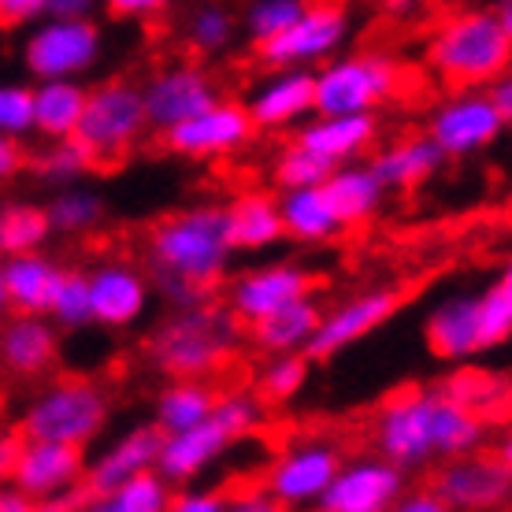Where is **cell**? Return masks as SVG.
<instances>
[{
  "label": "cell",
  "mask_w": 512,
  "mask_h": 512,
  "mask_svg": "<svg viewBox=\"0 0 512 512\" xmlns=\"http://www.w3.org/2000/svg\"><path fill=\"white\" fill-rule=\"evenodd\" d=\"M275 201H279L282 234L294 238V242L323 245L331 242L334 234H342V223L334 219L323 190H290V193H279Z\"/></svg>",
  "instance_id": "32"
},
{
  "label": "cell",
  "mask_w": 512,
  "mask_h": 512,
  "mask_svg": "<svg viewBox=\"0 0 512 512\" xmlns=\"http://www.w3.org/2000/svg\"><path fill=\"white\" fill-rule=\"evenodd\" d=\"M260 423H264V401L253 390H227L216 397V409L205 423L160 438L156 475L167 487H193L231 453L234 442L249 438Z\"/></svg>",
  "instance_id": "4"
},
{
  "label": "cell",
  "mask_w": 512,
  "mask_h": 512,
  "mask_svg": "<svg viewBox=\"0 0 512 512\" xmlns=\"http://www.w3.org/2000/svg\"><path fill=\"white\" fill-rule=\"evenodd\" d=\"M331 164H323L320 156H312L308 149H301L297 141L282 145L279 156L271 160V182L279 186V193L290 190H320L323 182L331 179Z\"/></svg>",
  "instance_id": "39"
},
{
  "label": "cell",
  "mask_w": 512,
  "mask_h": 512,
  "mask_svg": "<svg viewBox=\"0 0 512 512\" xmlns=\"http://www.w3.org/2000/svg\"><path fill=\"white\" fill-rule=\"evenodd\" d=\"M45 208V219H49L52 234H67V238H78V234H93L108 219V201L93 186H67V190H56L49 197Z\"/></svg>",
  "instance_id": "35"
},
{
  "label": "cell",
  "mask_w": 512,
  "mask_h": 512,
  "mask_svg": "<svg viewBox=\"0 0 512 512\" xmlns=\"http://www.w3.org/2000/svg\"><path fill=\"white\" fill-rule=\"evenodd\" d=\"M342 449L331 438H301L294 446L279 449L264 468V494L282 512L290 509H316L323 490L342 468Z\"/></svg>",
  "instance_id": "11"
},
{
  "label": "cell",
  "mask_w": 512,
  "mask_h": 512,
  "mask_svg": "<svg viewBox=\"0 0 512 512\" xmlns=\"http://www.w3.org/2000/svg\"><path fill=\"white\" fill-rule=\"evenodd\" d=\"M45 15H52V19H93L97 4L93 0H45Z\"/></svg>",
  "instance_id": "51"
},
{
  "label": "cell",
  "mask_w": 512,
  "mask_h": 512,
  "mask_svg": "<svg viewBox=\"0 0 512 512\" xmlns=\"http://www.w3.org/2000/svg\"><path fill=\"white\" fill-rule=\"evenodd\" d=\"M23 167H26L23 145H19V141L0 138V186H4V182H12Z\"/></svg>",
  "instance_id": "52"
},
{
  "label": "cell",
  "mask_w": 512,
  "mask_h": 512,
  "mask_svg": "<svg viewBox=\"0 0 512 512\" xmlns=\"http://www.w3.org/2000/svg\"><path fill=\"white\" fill-rule=\"evenodd\" d=\"M379 138L375 116H312L305 127H297V145L320 156L323 164L342 167L357 164Z\"/></svg>",
  "instance_id": "24"
},
{
  "label": "cell",
  "mask_w": 512,
  "mask_h": 512,
  "mask_svg": "<svg viewBox=\"0 0 512 512\" xmlns=\"http://www.w3.org/2000/svg\"><path fill=\"white\" fill-rule=\"evenodd\" d=\"M301 12H305L301 0H253V4H245V12L238 15V30L253 41V49H256V45H268V41L279 38L282 30L294 23Z\"/></svg>",
  "instance_id": "41"
},
{
  "label": "cell",
  "mask_w": 512,
  "mask_h": 512,
  "mask_svg": "<svg viewBox=\"0 0 512 512\" xmlns=\"http://www.w3.org/2000/svg\"><path fill=\"white\" fill-rule=\"evenodd\" d=\"M112 401L101 383L93 379H52L30 397V405L19 416V435L26 442H52V446L86 449L108 431Z\"/></svg>",
  "instance_id": "5"
},
{
  "label": "cell",
  "mask_w": 512,
  "mask_h": 512,
  "mask_svg": "<svg viewBox=\"0 0 512 512\" xmlns=\"http://www.w3.org/2000/svg\"><path fill=\"white\" fill-rule=\"evenodd\" d=\"M375 457L401 472L431 461H461L483 449L487 420L453 405L438 386H409L386 397L372 420Z\"/></svg>",
  "instance_id": "1"
},
{
  "label": "cell",
  "mask_w": 512,
  "mask_h": 512,
  "mask_svg": "<svg viewBox=\"0 0 512 512\" xmlns=\"http://www.w3.org/2000/svg\"><path fill=\"white\" fill-rule=\"evenodd\" d=\"M405 490V472L383 457H349L312 512H390Z\"/></svg>",
  "instance_id": "18"
},
{
  "label": "cell",
  "mask_w": 512,
  "mask_h": 512,
  "mask_svg": "<svg viewBox=\"0 0 512 512\" xmlns=\"http://www.w3.org/2000/svg\"><path fill=\"white\" fill-rule=\"evenodd\" d=\"M45 320L56 327V331H82L90 327V294H86V271L67 268L60 290L52 297L49 316Z\"/></svg>",
  "instance_id": "43"
},
{
  "label": "cell",
  "mask_w": 512,
  "mask_h": 512,
  "mask_svg": "<svg viewBox=\"0 0 512 512\" xmlns=\"http://www.w3.org/2000/svg\"><path fill=\"white\" fill-rule=\"evenodd\" d=\"M0 512H38V501H30L26 494H19L15 487H0Z\"/></svg>",
  "instance_id": "55"
},
{
  "label": "cell",
  "mask_w": 512,
  "mask_h": 512,
  "mask_svg": "<svg viewBox=\"0 0 512 512\" xmlns=\"http://www.w3.org/2000/svg\"><path fill=\"white\" fill-rule=\"evenodd\" d=\"M182 38L201 56H219L238 38V12L227 4H197L182 26Z\"/></svg>",
  "instance_id": "37"
},
{
  "label": "cell",
  "mask_w": 512,
  "mask_h": 512,
  "mask_svg": "<svg viewBox=\"0 0 512 512\" xmlns=\"http://www.w3.org/2000/svg\"><path fill=\"white\" fill-rule=\"evenodd\" d=\"M78 512H119V509L108 498H93L90 505H86V509H78Z\"/></svg>",
  "instance_id": "57"
},
{
  "label": "cell",
  "mask_w": 512,
  "mask_h": 512,
  "mask_svg": "<svg viewBox=\"0 0 512 512\" xmlns=\"http://www.w3.org/2000/svg\"><path fill=\"white\" fill-rule=\"evenodd\" d=\"M475 320L483 349H501L512 338V271L501 268L498 279L487 282V290L475 297Z\"/></svg>",
  "instance_id": "38"
},
{
  "label": "cell",
  "mask_w": 512,
  "mask_h": 512,
  "mask_svg": "<svg viewBox=\"0 0 512 512\" xmlns=\"http://www.w3.org/2000/svg\"><path fill=\"white\" fill-rule=\"evenodd\" d=\"M483 97L490 101V108L498 112L505 123L512 119V78L509 75H501L498 82H490L487 90H483Z\"/></svg>",
  "instance_id": "53"
},
{
  "label": "cell",
  "mask_w": 512,
  "mask_h": 512,
  "mask_svg": "<svg viewBox=\"0 0 512 512\" xmlns=\"http://www.w3.org/2000/svg\"><path fill=\"white\" fill-rule=\"evenodd\" d=\"M353 38V12L342 4H305V12L268 45H256V60L271 71H320Z\"/></svg>",
  "instance_id": "10"
},
{
  "label": "cell",
  "mask_w": 512,
  "mask_h": 512,
  "mask_svg": "<svg viewBox=\"0 0 512 512\" xmlns=\"http://www.w3.org/2000/svg\"><path fill=\"white\" fill-rule=\"evenodd\" d=\"M49 238V219H45V208L38 201H26V197L0 201V260L45 253Z\"/></svg>",
  "instance_id": "34"
},
{
  "label": "cell",
  "mask_w": 512,
  "mask_h": 512,
  "mask_svg": "<svg viewBox=\"0 0 512 512\" xmlns=\"http://www.w3.org/2000/svg\"><path fill=\"white\" fill-rule=\"evenodd\" d=\"M390 512H453V509L431 487H423V490H405L401 501Z\"/></svg>",
  "instance_id": "48"
},
{
  "label": "cell",
  "mask_w": 512,
  "mask_h": 512,
  "mask_svg": "<svg viewBox=\"0 0 512 512\" xmlns=\"http://www.w3.org/2000/svg\"><path fill=\"white\" fill-rule=\"evenodd\" d=\"M60 360V331L45 316H12L0 327V364L15 379H38Z\"/></svg>",
  "instance_id": "25"
},
{
  "label": "cell",
  "mask_w": 512,
  "mask_h": 512,
  "mask_svg": "<svg viewBox=\"0 0 512 512\" xmlns=\"http://www.w3.org/2000/svg\"><path fill=\"white\" fill-rule=\"evenodd\" d=\"M86 294H90V323L108 331H130L149 316L153 282L130 260H101L93 271H86Z\"/></svg>",
  "instance_id": "17"
},
{
  "label": "cell",
  "mask_w": 512,
  "mask_h": 512,
  "mask_svg": "<svg viewBox=\"0 0 512 512\" xmlns=\"http://www.w3.org/2000/svg\"><path fill=\"white\" fill-rule=\"evenodd\" d=\"M223 512H282V509L264 494V487H249V490H238L234 498H227V509Z\"/></svg>",
  "instance_id": "49"
},
{
  "label": "cell",
  "mask_w": 512,
  "mask_h": 512,
  "mask_svg": "<svg viewBox=\"0 0 512 512\" xmlns=\"http://www.w3.org/2000/svg\"><path fill=\"white\" fill-rule=\"evenodd\" d=\"M320 190H323V197H327V205H331L334 219L342 223V231L368 223V219L383 208V197H386V190L372 175V167L360 164V160L357 164L334 167L331 179L323 182Z\"/></svg>",
  "instance_id": "29"
},
{
  "label": "cell",
  "mask_w": 512,
  "mask_h": 512,
  "mask_svg": "<svg viewBox=\"0 0 512 512\" xmlns=\"http://www.w3.org/2000/svg\"><path fill=\"white\" fill-rule=\"evenodd\" d=\"M512 30L501 26L494 8H461L446 15L427 38V67L453 93L487 90L490 82L509 75Z\"/></svg>",
  "instance_id": "3"
},
{
  "label": "cell",
  "mask_w": 512,
  "mask_h": 512,
  "mask_svg": "<svg viewBox=\"0 0 512 512\" xmlns=\"http://www.w3.org/2000/svg\"><path fill=\"white\" fill-rule=\"evenodd\" d=\"M323 308L316 305V297H305L297 305L282 308L275 316H268L264 323L249 327L256 349H264L271 357H290V353H305L308 338L316 334V323H320Z\"/></svg>",
  "instance_id": "33"
},
{
  "label": "cell",
  "mask_w": 512,
  "mask_h": 512,
  "mask_svg": "<svg viewBox=\"0 0 512 512\" xmlns=\"http://www.w3.org/2000/svg\"><path fill=\"white\" fill-rule=\"evenodd\" d=\"M238 346V323L219 308L197 305L167 316L149 338V357L171 379H201L216 375Z\"/></svg>",
  "instance_id": "6"
},
{
  "label": "cell",
  "mask_w": 512,
  "mask_h": 512,
  "mask_svg": "<svg viewBox=\"0 0 512 512\" xmlns=\"http://www.w3.org/2000/svg\"><path fill=\"white\" fill-rule=\"evenodd\" d=\"M149 271L167 305L197 308L219 282L227 279L234 260V245L227 234L223 205H190L167 212L149 231Z\"/></svg>",
  "instance_id": "2"
},
{
  "label": "cell",
  "mask_w": 512,
  "mask_h": 512,
  "mask_svg": "<svg viewBox=\"0 0 512 512\" xmlns=\"http://www.w3.org/2000/svg\"><path fill=\"white\" fill-rule=\"evenodd\" d=\"M431 490L453 512H501L512 494V468L490 453H472L442 464Z\"/></svg>",
  "instance_id": "19"
},
{
  "label": "cell",
  "mask_w": 512,
  "mask_h": 512,
  "mask_svg": "<svg viewBox=\"0 0 512 512\" xmlns=\"http://www.w3.org/2000/svg\"><path fill=\"white\" fill-rule=\"evenodd\" d=\"M175 487H167L156 472H145L138 479H130L116 494H108V501L116 505L119 512H167V501H171Z\"/></svg>",
  "instance_id": "45"
},
{
  "label": "cell",
  "mask_w": 512,
  "mask_h": 512,
  "mask_svg": "<svg viewBox=\"0 0 512 512\" xmlns=\"http://www.w3.org/2000/svg\"><path fill=\"white\" fill-rule=\"evenodd\" d=\"M34 134V86L0 82V138L19 141Z\"/></svg>",
  "instance_id": "44"
},
{
  "label": "cell",
  "mask_w": 512,
  "mask_h": 512,
  "mask_svg": "<svg viewBox=\"0 0 512 512\" xmlns=\"http://www.w3.org/2000/svg\"><path fill=\"white\" fill-rule=\"evenodd\" d=\"M108 12L116 19H141V15H160L164 12V0H112Z\"/></svg>",
  "instance_id": "54"
},
{
  "label": "cell",
  "mask_w": 512,
  "mask_h": 512,
  "mask_svg": "<svg viewBox=\"0 0 512 512\" xmlns=\"http://www.w3.org/2000/svg\"><path fill=\"white\" fill-rule=\"evenodd\" d=\"M64 271L49 253H30V256H12L4 260V294H8V308L15 316H49V305Z\"/></svg>",
  "instance_id": "26"
},
{
  "label": "cell",
  "mask_w": 512,
  "mask_h": 512,
  "mask_svg": "<svg viewBox=\"0 0 512 512\" xmlns=\"http://www.w3.org/2000/svg\"><path fill=\"white\" fill-rule=\"evenodd\" d=\"M160 438L164 435L153 423H138V427H127L119 438H112L93 461H86V487H90L93 498H108L130 479L156 472Z\"/></svg>",
  "instance_id": "21"
},
{
  "label": "cell",
  "mask_w": 512,
  "mask_h": 512,
  "mask_svg": "<svg viewBox=\"0 0 512 512\" xmlns=\"http://www.w3.org/2000/svg\"><path fill=\"white\" fill-rule=\"evenodd\" d=\"M446 164L427 134H412V138H397L383 149H375L372 175L379 179L383 190H416L427 179H435L438 167Z\"/></svg>",
  "instance_id": "28"
},
{
  "label": "cell",
  "mask_w": 512,
  "mask_h": 512,
  "mask_svg": "<svg viewBox=\"0 0 512 512\" xmlns=\"http://www.w3.org/2000/svg\"><path fill=\"white\" fill-rule=\"evenodd\" d=\"M223 509H227V494L216 487H182L167 501V512H223Z\"/></svg>",
  "instance_id": "46"
},
{
  "label": "cell",
  "mask_w": 512,
  "mask_h": 512,
  "mask_svg": "<svg viewBox=\"0 0 512 512\" xmlns=\"http://www.w3.org/2000/svg\"><path fill=\"white\" fill-rule=\"evenodd\" d=\"M138 90H141V104H145L149 130H160V134H167V130L186 123V119L201 116L205 108H212L219 101L212 75L197 64L160 67L153 78L141 82Z\"/></svg>",
  "instance_id": "16"
},
{
  "label": "cell",
  "mask_w": 512,
  "mask_h": 512,
  "mask_svg": "<svg viewBox=\"0 0 512 512\" xmlns=\"http://www.w3.org/2000/svg\"><path fill=\"white\" fill-rule=\"evenodd\" d=\"M223 212H227V234H231L234 253H264L286 242L275 193L245 190L231 205H223Z\"/></svg>",
  "instance_id": "27"
},
{
  "label": "cell",
  "mask_w": 512,
  "mask_h": 512,
  "mask_svg": "<svg viewBox=\"0 0 512 512\" xmlns=\"http://www.w3.org/2000/svg\"><path fill=\"white\" fill-rule=\"evenodd\" d=\"M90 167H93L90 153H86L75 138L45 141L38 153L30 156V171H34V179L45 182V186H56V190L82 186V179L90 175Z\"/></svg>",
  "instance_id": "36"
},
{
  "label": "cell",
  "mask_w": 512,
  "mask_h": 512,
  "mask_svg": "<svg viewBox=\"0 0 512 512\" xmlns=\"http://www.w3.org/2000/svg\"><path fill=\"white\" fill-rule=\"evenodd\" d=\"M438 390H442L453 405L475 412L479 420H487V412L494 409V405H505V383H501L494 372H475V368H464V372H457L453 379H446Z\"/></svg>",
  "instance_id": "40"
},
{
  "label": "cell",
  "mask_w": 512,
  "mask_h": 512,
  "mask_svg": "<svg viewBox=\"0 0 512 512\" xmlns=\"http://www.w3.org/2000/svg\"><path fill=\"white\" fill-rule=\"evenodd\" d=\"M505 127L509 123L490 108L483 90L449 93L427 116V138L442 153V160H472L487 153L501 141Z\"/></svg>",
  "instance_id": "12"
},
{
  "label": "cell",
  "mask_w": 512,
  "mask_h": 512,
  "mask_svg": "<svg viewBox=\"0 0 512 512\" xmlns=\"http://www.w3.org/2000/svg\"><path fill=\"white\" fill-rule=\"evenodd\" d=\"M242 104L256 130L286 134V130L305 127L308 119L316 116V104H312V71H271L249 93V101Z\"/></svg>",
  "instance_id": "22"
},
{
  "label": "cell",
  "mask_w": 512,
  "mask_h": 512,
  "mask_svg": "<svg viewBox=\"0 0 512 512\" xmlns=\"http://www.w3.org/2000/svg\"><path fill=\"white\" fill-rule=\"evenodd\" d=\"M104 56V30L97 19H52L30 26L19 45L26 75L38 82H82Z\"/></svg>",
  "instance_id": "8"
},
{
  "label": "cell",
  "mask_w": 512,
  "mask_h": 512,
  "mask_svg": "<svg viewBox=\"0 0 512 512\" xmlns=\"http://www.w3.org/2000/svg\"><path fill=\"white\" fill-rule=\"evenodd\" d=\"M216 386L201 383V379H171V383L156 394L153 427L160 435H179L190 431L197 423H205L216 409Z\"/></svg>",
  "instance_id": "30"
},
{
  "label": "cell",
  "mask_w": 512,
  "mask_h": 512,
  "mask_svg": "<svg viewBox=\"0 0 512 512\" xmlns=\"http://www.w3.org/2000/svg\"><path fill=\"white\" fill-rule=\"evenodd\" d=\"M86 483V449L52 446V442H26L19 446V461L12 468L8 487L30 501H52L75 494Z\"/></svg>",
  "instance_id": "20"
},
{
  "label": "cell",
  "mask_w": 512,
  "mask_h": 512,
  "mask_svg": "<svg viewBox=\"0 0 512 512\" xmlns=\"http://www.w3.org/2000/svg\"><path fill=\"white\" fill-rule=\"evenodd\" d=\"M82 509V498H78V490L75 494H64V498H52V501H41L38 512H78Z\"/></svg>",
  "instance_id": "56"
},
{
  "label": "cell",
  "mask_w": 512,
  "mask_h": 512,
  "mask_svg": "<svg viewBox=\"0 0 512 512\" xmlns=\"http://www.w3.org/2000/svg\"><path fill=\"white\" fill-rule=\"evenodd\" d=\"M312 286H316L312 271L294 264V260L256 264V268H245L242 275H234L227 282V316L234 323L256 327L282 308L312 297Z\"/></svg>",
  "instance_id": "13"
},
{
  "label": "cell",
  "mask_w": 512,
  "mask_h": 512,
  "mask_svg": "<svg viewBox=\"0 0 512 512\" xmlns=\"http://www.w3.org/2000/svg\"><path fill=\"white\" fill-rule=\"evenodd\" d=\"M45 19V0H0V30H30Z\"/></svg>",
  "instance_id": "47"
},
{
  "label": "cell",
  "mask_w": 512,
  "mask_h": 512,
  "mask_svg": "<svg viewBox=\"0 0 512 512\" xmlns=\"http://www.w3.org/2000/svg\"><path fill=\"white\" fill-rule=\"evenodd\" d=\"M19 446H23V435L15 427H0V487L12 479V468L19 461Z\"/></svg>",
  "instance_id": "50"
},
{
  "label": "cell",
  "mask_w": 512,
  "mask_h": 512,
  "mask_svg": "<svg viewBox=\"0 0 512 512\" xmlns=\"http://www.w3.org/2000/svg\"><path fill=\"white\" fill-rule=\"evenodd\" d=\"M397 308H401V294L394 286H372V290H360V294L338 301L334 308L320 312L316 334L308 338L301 357L312 364V360H331L338 353H346L349 346L364 342L368 334L394 320Z\"/></svg>",
  "instance_id": "14"
},
{
  "label": "cell",
  "mask_w": 512,
  "mask_h": 512,
  "mask_svg": "<svg viewBox=\"0 0 512 512\" xmlns=\"http://www.w3.org/2000/svg\"><path fill=\"white\" fill-rule=\"evenodd\" d=\"M90 86L82 82H34V134L45 141L75 138Z\"/></svg>",
  "instance_id": "31"
},
{
  "label": "cell",
  "mask_w": 512,
  "mask_h": 512,
  "mask_svg": "<svg viewBox=\"0 0 512 512\" xmlns=\"http://www.w3.org/2000/svg\"><path fill=\"white\" fill-rule=\"evenodd\" d=\"M401 86V67L386 52H342L312 71L316 116H375Z\"/></svg>",
  "instance_id": "7"
},
{
  "label": "cell",
  "mask_w": 512,
  "mask_h": 512,
  "mask_svg": "<svg viewBox=\"0 0 512 512\" xmlns=\"http://www.w3.org/2000/svg\"><path fill=\"white\" fill-rule=\"evenodd\" d=\"M308 372H312V364H308L301 353L271 357L268 364H264V372H260L256 397H260V401H271V405H286V401H294L308 386Z\"/></svg>",
  "instance_id": "42"
},
{
  "label": "cell",
  "mask_w": 512,
  "mask_h": 512,
  "mask_svg": "<svg viewBox=\"0 0 512 512\" xmlns=\"http://www.w3.org/2000/svg\"><path fill=\"white\" fill-rule=\"evenodd\" d=\"M149 134L141 90L127 78H108L86 93V108L78 119L75 141L90 153L93 164L119 160Z\"/></svg>",
  "instance_id": "9"
},
{
  "label": "cell",
  "mask_w": 512,
  "mask_h": 512,
  "mask_svg": "<svg viewBox=\"0 0 512 512\" xmlns=\"http://www.w3.org/2000/svg\"><path fill=\"white\" fill-rule=\"evenodd\" d=\"M256 138V127L242 101L219 97L212 108H205L201 116L186 119L179 127H171L164 134L167 153L182 156V160H227V156L242 153L245 145Z\"/></svg>",
  "instance_id": "15"
},
{
  "label": "cell",
  "mask_w": 512,
  "mask_h": 512,
  "mask_svg": "<svg viewBox=\"0 0 512 512\" xmlns=\"http://www.w3.org/2000/svg\"><path fill=\"white\" fill-rule=\"evenodd\" d=\"M8 312V294H4V260H0V316Z\"/></svg>",
  "instance_id": "58"
},
{
  "label": "cell",
  "mask_w": 512,
  "mask_h": 512,
  "mask_svg": "<svg viewBox=\"0 0 512 512\" xmlns=\"http://www.w3.org/2000/svg\"><path fill=\"white\" fill-rule=\"evenodd\" d=\"M423 338L427 349L446 364H468L472 357L487 353L479 338V320H475V297L472 294H449L442 297L427 320H423Z\"/></svg>",
  "instance_id": "23"
}]
</instances>
